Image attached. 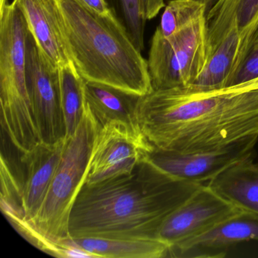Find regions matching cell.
Listing matches in <instances>:
<instances>
[{
    "mask_svg": "<svg viewBox=\"0 0 258 258\" xmlns=\"http://www.w3.org/2000/svg\"><path fill=\"white\" fill-rule=\"evenodd\" d=\"M239 49V35L235 24L210 55L197 79L188 87L204 92L228 88L238 69Z\"/></svg>",
    "mask_w": 258,
    "mask_h": 258,
    "instance_id": "cell-17",
    "label": "cell"
},
{
    "mask_svg": "<svg viewBox=\"0 0 258 258\" xmlns=\"http://www.w3.org/2000/svg\"><path fill=\"white\" fill-rule=\"evenodd\" d=\"M241 211L205 184L166 219L157 238L170 248L205 233Z\"/></svg>",
    "mask_w": 258,
    "mask_h": 258,
    "instance_id": "cell-10",
    "label": "cell"
},
{
    "mask_svg": "<svg viewBox=\"0 0 258 258\" xmlns=\"http://www.w3.org/2000/svg\"><path fill=\"white\" fill-rule=\"evenodd\" d=\"M258 78V28L252 37L247 53L237 69L228 88ZM226 90V89H225Z\"/></svg>",
    "mask_w": 258,
    "mask_h": 258,
    "instance_id": "cell-21",
    "label": "cell"
},
{
    "mask_svg": "<svg viewBox=\"0 0 258 258\" xmlns=\"http://www.w3.org/2000/svg\"><path fill=\"white\" fill-rule=\"evenodd\" d=\"M206 19L208 58L231 27L236 25L240 40L239 67L258 28V0H217L207 13Z\"/></svg>",
    "mask_w": 258,
    "mask_h": 258,
    "instance_id": "cell-13",
    "label": "cell"
},
{
    "mask_svg": "<svg viewBox=\"0 0 258 258\" xmlns=\"http://www.w3.org/2000/svg\"><path fill=\"white\" fill-rule=\"evenodd\" d=\"M101 125L87 103L82 120L68 139L59 164L37 215L31 220L9 219L14 229L34 247L58 257H72L63 241L70 238L69 218L87 180L93 142Z\"/></svg>",
    "mask_w": 258,
    "mask_h": 258,
    "instance_id": "cell-4",
    "label": "cell"
},
{
    "mask_svg": "<svg viewBox=\"0 0 258 258\" xmlns=\"http://www.w3.org/2000/svg\"><path fill=\"white\" fill-rule=\"evenodd\" d=\"M258 241V214L241 211L205 233L172 246L167 257L223 258L233 246Z\"/></svg>",
    "mask_w": 258,
    "mask_h": 258,
    "instance_id": "cell-11",
    "label": "cell"
},
{
    "mask_svg": "<svg viewBox=\"0 0 258 258\" xmlns=\"http://www.w3.org/2000/svg\"><path fill=\"white\" fill-rule=\"evenodd\" d=\"M120 12L118 20L126 28L136 47L142 52L144 47V31L146 19L143 14L142 0H115Z\"/></svg>",
    "mask_w": 258,
    "mask_h": 258,
    "instance_id": "cell-20",
    "label": "cell"
},
{
    "mask_svg": "<svg viewBox=\"0 0 258 258\" xmlns=\"http://www.w3.org/2000/svg\"><path fill=\"white\" fill-rule=\"evenodd\" d=\"M206 14L170 37L156 30L148 59L154 90L188 87L197 79L208 61Z\"/></svg>",
    "mask_w": 258,
    "mask_h": 258,
    "instance_id": "cell-6",
    "label": "cell"
},
{
    "mask_svg": "<svg viewBox=\"0 0 258 258\" xmlns=\"http://www.w3.org/2000/svg\"><path fill=\"white\" fill-rule=\"evenodd\" d=\"M28 24L14 3L0 12L1 126L15 149L28 153L40 142L26 78Z\"/></svg>",
    "mask_w": 258,
    "mask_h": 258,
    "instance_id": "cell-5",
    "label": "cell"
},
{
    "mask_svg": "<svg viewBox=\"0 0 258 258\" xmlns=\"http://www.w3.org/2000/svg\"><path fill=\"white\" fill-rule=\"evenodd\" d=\"M69 60L86 81L143 96L153 90L148 61L117 17L101 16L78 0H57Z\"/></svg>",
    "mask_w": 258,
    "mask_h": 258,
    "instance_id": "cell-3",
    "label": "cell"
},
{
    "mask_svg": "<svg viewBox=\"0 0 258 258\" xmlns=\"http://www.w3.org/2000/svg\"><path fill=\"white\" fill-rule=\"evenodd\" d=\"M63 244L82 249L94 258L167 257L169 246L158 238L150 239H108V238H67Z\"/></svg>",
    "mask_w": 258,
    "mask_h": 258,
    "instance_id": "cell-18",
    "label": "cell"
},
{
    "mask_svg": "<svg viewBox=\"0 0 258 258\" xmlns=\"http://www.w3.org/2000/svg\"><path fill=\"white\" fill-rule=\"evenodd\" d=\"M258 90V78L253 80V81H248L244 84H240V85L235 86V87H231V88L226 89L225 90H230V91H250V90Z\"/></svg>",
    "mask_w": 258,
    "mask_h": 258,
    "instance_id": "cell-24",
    "label": "cell"
},
{
    "mask_svg": "<svg viewBox=\"0 0 258 258\" xmlns=\"http://www.w3.org/2000/svg\"><path fill=\"white\" fill-rule=\"evenodd\" d=\"M61 107L66 123V137L70 138L78 129L85 108L84 80L73 63L59 69Z\"/></svg>",
    "mask_w": 258,
    "mask_h": 258,
    "instance_id": "cell-19",
    "label": "cell"
},
{
    "mask_svg": "<svg viewBox=\"0 0 258 258\" xmlns=\"http://www.w3.org/2000/svg\"><path fill=\"white\" fill-rule=\"evenodd\" d=\"M92 11L106 17H117L110 8L106 0H78Z\"/></svg>",
    "mask_w": 258,
    "mask_h": 258,
    "instance_id": "cell-22",
    "label": "cell"
},
{
    "mask_svg": "<svg viewBox=\"0 0 258 258\" xmlns=\"http://www.w3.org/2000/svg\"><path fill=\"white\" fill-rule=\"evenodd\" d=\"M84 92L86 103L101 126L108 122L118 120L139 129L136 108L140 96L85 80Z\"/></svg>",
    "mask_w": 258,
    "mask_h": 258,
    "instance_id": "cell-16",
    "label": "cell"
},
{
    "mask_svg": "<svg viewBox=\"0 0 258 258\" xmlns=\"http://www.w3.org/2000/svg\"><path fill=\"white\" fill-rule=\"evenodd\" d=\"M7 4H8L7 0H0V11H2L4 10V7H6Z\"/></svg>",
    "mask_w": 258,
    "mask_h": 258,
    "instance_id": "cell-25",
    "label": "cell"
},
{
    "mask_svg": "<svg viewBox=\"0 0 258 258\" xmlns=\"http://www.w3.org/2000/svg\"><path fill=\"white\" fill-rule=\"evenodd\" d=\"M207 185L241 211L258 214V163L252 158L232 164Z\"/></svg>",
    "mask_w": 258,
    "mask_h": 258,
    "instance_id": "cell-15",
    "label": "cell"
},
{
    "mask_svg": "<svg viewBox=\"0 0 258 258\" xmlns=\"http://www.w3.org/2000/svg\"><path fill=\"white\" fill-rule=\"evenodd\" d=\"M68 139L53 144L38 143L19 156L23 167L22 209L25 220L34 218L41 208Z\"/></svg>",
    "mask_w": 258,
    "mask_h": 258,
    "instance_id": "cell-12",
    "label": "cell"
},
{
    "mask_svg": "<svg viewBox=\"0 0 258 258\" xmlns=\"http://www.w3.org/2000/svg\"><path fill=\"white\" fill-rule=\"evenodd\" d=\"M257 141L258 136H253L220 149L188 154L153 149L148 157L175 177L205 185L232 164L252 158Z\"/></svg>",
    "mask_w": 258,
    "mask_h": 258,
    "instance_id": "cell-9",
    "label": "cell"
},
{
    "mask_svg": "<svg viewBox=\"0 0 258 258\" xmlns=\"http://www.w3.org/2000/svg\"><path fill=\"white\" fill-rule=\"evenodd\" d=\"M26 78L40 142L53 144L66 138L59 69L48 60L30 31L26 40Z\"/></svg>",
    "mask_w": 258,
    "mask_h": 258,
    "instance_id": "cell-7",
    "label": "cell"
},
{
    "mask_svg": "<svg viewBox=\"0 0 258 258\" xmlns=\"http://www.w3.org/2000/svg\"><path fill=\"white\" fill-rule=\"evenodd\" d=\"M143 14L146 20L155 18L164 7V0H142Z\"/></svg>",
    "mask_w": 258,
    "mask_h": 258,
    "instance_id": "cell-23",
    "label": "cell"
},
{
    "mask_svg": "<svg viewBox=\"0 0 258 258\" xmlns=\"http://www.w3.org/2000/svg\"><path fill=\"white\" fill-rule=\"evenodd\" d=\"M202 185L169 174L147 157L130 175L84 184L71 212L69 235L157 238L166 219Z\"/></svg>",
    "mask_w": 258,
    "mask_h": 258,
    "instance_id": "cell-2",
    "label": "cell"
},
{
    "mask_svg": "<svg viewBox=\"0 0 258 258\" xmlns=\"http://www.w3.org/2000/svg\"><path fill=\"white\" fill-rule=\"evenodd\" d=\"M136 120L153 149L214 150L258 136V90H153L139 98Z\"/></svg>",
    "mask_w": 258,
    "mask_h": 258,
    "instance_id": "cell-1",
    "label": "cell"
},
{
    "mask_svg": "<svg viewBox=\"0 0 258 258\" xmlns=\"http://www.w3.org/2000/svg\"><path fill=\"white\" fill-rule=\"evenodd\" d=\"M152 150L140 130L118 120L108 122L95 137L85 183L130 175Z\"/></svg>",
    "mask_w": 258,
    "mask_h": 258,
    "instance_id": "cell-8",
    "label": "cell"
},
{
    "mask_svg": "<svg viewBox=\"0 0 258 258\" xmlns=\"http://www.w3.org/2000/svg\"><path fill=\"white\" fill-rule=\"evenodd\" d=\"M13 3L25 16L30 33L52 66L61 69L72 62L60 29L57 0H14Z\"/></svg>",
    "mask_w": 258,
    "mask_h": 258,
    "instance_id": "cell-14",
    "label": "cell"
}]
</instances>
